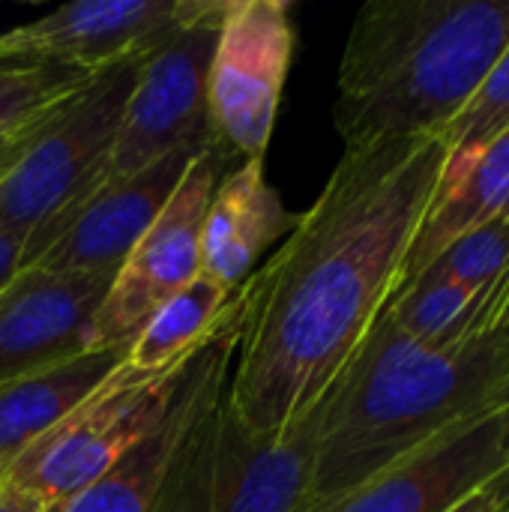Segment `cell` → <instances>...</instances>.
<instances>
[{
    "label": "cell",
    "instance_id": "cell-11",
    "mask_svg": "<svg viewBox=\"0 0 509 512\" xmlns=\"http://www.w3.org/2000/svg\"><path fill=\"white\" fill-rule=\"evenodd\" d=\"M213 0H81L0 33V60L102 72L147 60Z\"/></svg>",
    "mask_w": 509,
    "mask_h": 512
},
{
    "label": "cell",
    "instance_id": "cell-7",
    "mask_svg": "<svg viewBox=\"0 0 509 512\" xmlns=\"http://www.w3.org/2000/svg\"><path fill=\"white\" fill-rule=\"evenodd\" d=\"M297 30L285 0H225L207 75L216 150L240 165L264 159L294 60Z\"/></svg>",
    "mask_w": 509,
    "mask_h": 512
},
{
    "label": "cell",
    "instance_id": "cell-20",
    "mask_svg": "<svg viewBox=\"0 0 509 512\" xmlns=\"http://www.w3.org/2000/svg\"><path fill=\"white\" fill-rule=\"evenodd\" d=\"M90 78V72L66 66L0 60V138L45 120Z\"/></svg>",
    "mask_w": 509,
    "mask_h": 512
},
{
    "label": "cell",
    "instance_id": "cell-21",
    "mask_svg": "<svg viewBox=\"0 0 509 512\" xmlns=\"http://www.w3.org/2000/svg\"><path fill=\"white\" fill-rule=\"evenodd\" d=\"M509 276V213L450 243L417 279L489 285ZM411 285V282H408Z\"/></svg>",
    "mask_w": 509,
    "mask_h": 512
},
{
    "label": "cell",
    "instance_id": "cell-13",
    "mask_svg": "<svg viewBox=\"0 0 509 512\" xmlns=\"http://www.w3.org/2000/svg\"><path fill=\"white\" fill-rule=\"evenodd\" d=\"M240 315H243V288L237 297V306L225 318V324L216 330V336L198 348L189 363L183 366L180 387L174 396V405L162 426L135 447L123 462H117L105 477L93 480L90 486L78 489L75 495L48 504L45 512H153L156 498L162 489V480L186 441L189 429L198 423V417L210 408V402L228 387L231 366L240 345Z\"/></svg>",
    "mask_w": 509,
    "mask_h": 512
},
{
    "label": "cell",
    "instance_id": "cell-1",
    "mask_svg": "<svg viewBox=\"0 0 509 512\" xmlns=\"http://www.w3.org/2000/svg\"><path fill=\"white\" fill-rule=\"evenodd\" d=\"M444 165L441 135L345 150L246 279L228 399L249 426L285 429L342 375L402 285Z\"/></svg>",
    "mask_w": 509,
    "mask_h": 512
},
{
    "label": "cell",
    "instance_id": "cell-28",
    "mask_svg": "<svg viewBox=\"0 0 509 512\" xmlns=\"http://www.w3.org/2000/svg\"><path fill=\"white\" fill-rule=\"evenodd\" d=\"M504 512H509V501H507V507H504Z\"/></svg>",
    "mask_w": 509,
    "mask_h": 512
},
{
    "label": "cell",
    "instance_id": "cell-15",
    "mask_svg": "<svg viewBox=\"0 0 509 512\" xmlns=\"http://www.w3.org/2000/svg\"><path fill=\"white\" fill-rule=\"evenodd\" d=\"M294 222L297 219L264 177V159L228 168L207 201L198 276L240 291L258 270L267 246L285 240Z\"/></svg>",
    "mask_w": 509,
    "mask_h": 512
},
{
    "label": "cell",
    "instance_id": "cell-25",
    "mask_svg": "<svg viewBox=\"0 0 509 512\" xmlns=\"http://www.w3.org/2000/svg\"><path fill=\"white\" fill-rule=\"evenodd\" d=\"M0 512H45V504L0 477Z\"/></svg>",
    "mask_w": 509,
    "mask_h": 512
},
{
    "label": "cell",
    "instance_id": "cell-12",
    "mask_svg": "<svg viewBox=\"0 0 509 512\" xmlns=\"http://www.w3.org/2000/svg\"><path fill=\"white\" fill-rule=\"evenodd\" d=\"M509 474V405L444 432L309 512H453Z\"/></svg>",
    "mask_w": 509,
    "mask_h": 512
},
{
    "label": "cell",
    "instance_id": "cell-17",
    "mask_svg": "<svg viewBox=\"0 0 509 512\" xmlns=\"http://www.w3.org/2000/svg\"><path fill=\"white\" fill-rule=\"evenodd\" d=\"M126 357V348L84 351L57 366L0 384V471L75 411Z\"/></svg>",
    "mask_w": 509,
    "mask_h": 512
},
{
    "label": "cell",
    "instance_id": "cell-8",
    "mask_svg": "<svg viewBox=\"0 0 509 512\" xmlns=\"http://www.w3.org/2000/svg\"><path fill=\"white\" fill-rule=\"evenodd\" d=\"M225 165L216 144L189 162L165 210L117 267L90 324V351L129 348L141 327L198 279L204 213Z\"/></svg>",
    "mask_w": 509,
    "mask_h": 512
},
{
    "label": "cell",
    "instance_id": "cell-22",
    "mask_svg": "<svg viewBox=\"0 0 509 512\" xmlns=\"http://www.w3.org/2000/svg\"><path fill=\"white\" fill-rule=\"evenodd\" d=\"M504 132H509V45L441 138L447 153H471Z\"/></svg>",
    "mask_w": 509,
    "mask_h": 512
},
{
    "label": "cell",
    "instance_id": "cell-3",
    "mask_svg": "<svg viewBox=\"0 0 509 512\" xmlns=\"http://www.w3.org/2000/svg\"><path fill=\"white\" fill-rule=\"evenodd\" d=\"M509 45V0H372L339 60L345 150L444 135Z\"/></svg>",
    "mask_w": 509,
    "mask_h": 512
},
{
    "label": "cell",
    "instance_id": "cell-26",
    "mask_svg": "<svg viewBox=\"0 0 509 512\" xmlns=\"http://www.w3.org/2000/svg\"><path fill=\"white\" fill-rule=\"evenodd\" d=\"M21 246H24V237L0 234V288L18 273V267H21Z\"/></svg>",
    "mask_w": 509,
    "mask_h": 512
},
{
    "label": "cell",
    "instance_id": "cell-18",
    "mask_svg": "<svg viewBox=\"0 0 509 512\" xmlns=\"http://www.w3.org/2000/svg\"><path fill=\"white\" fill-rule=\"evenodd\" d=\"M411 339L435 348L462 345L495 333L509 315V276L489 285L414 279L384 309Z\"/></svg>",
    "mask_w": 509,
    "mask_h": 512
},
{
    "label": "cell",
    "instance_id": "cell-10",
    "mask_svg": "<svg viewBox=\"0 0 509 512\" xmlns=\"http://www.w3.org/2000/svg\"><path fill=\"white\" fill-rule=\"evenodd\" d=\"M204 147H183L129 177L99 183L24 237L21 267L57 273H117L132 246L156 222Z\"/></svg>",
    "mask_w": 509,
    "mask_h": 512
},
{
    "label": "cell",
    "instance_id": "cell-23",
    "mask_svg": "<svg viewBox=\"0 0 509 512\" xmlns=\"http://www.w3.org/2000/svg\"><path fill=\"white\" fill-rule=\"evenodd\" d=\"M48 117H51V114H48ZM48 117H45V120H48ZM45 120H39V123H33V126L21 129V132H15V135L0 138V180L21 162V156L30 150V144L36 141L39 129L45 126Z\"/></svg>",
    "mask_w": 509,
    "mask_h": 512
},
{
    "label": "cell",
    "instance_id": "cell-9",
    "mask_svg": "<svg viewBox=\"0 0 509 512\" xmlns=\"http://www.w3.org/2000/svg\"><path fill=\"white\" fill-rule=\"evenodd\" d=\"M222 12L225 0H213L204 15L141 60L102 183L144 171L174 150L213 144L207 75Z\"/></svg>",
    "mask_w": 509,
    "mask_h": 512
},
{
    "label": "cell",
    "instance_id": "cell-14",
    "mask_svg": "<svg viewBox=\"0 0 509 512\" xmlns=\"http://www.w3.org/2000/svg\"><path fill=\"white\" fill-rule=\"evenodd\" d=\"M111 279L18 267L0 288V384L90 351V324Z\"/></svg>",
    "mask_w": 509,
    "mask_h": 512
},
{
    "label": "cell",
    "instance_id": "cell-24",
    "mask_svg": "<svg viewBox=\"0 0 509 512\" xmlns=\"http://www.w3.org/2000/svg\"><path fill=\"white\" fill-rule=\"evenodd\" d=\"M509 501V474L504 480H498L495 486H489L486 492L474 495L471 501H465L462 507H456L453 512H504Z\"/></svg>",
    "mask_w": 509,
    "mask_h": 512
},
{
    "label": "cell",
    "instance_id": "cell-2",
    "mask_svg": "<svg viewBox=\"0 0 509 512\" xmlns=\"http://www.w3.org/2000/svg\"><path fill=\"white\" fill-rule=\"evenodd\" d=\"M504 405L509 336L501 327L474 342L435 348L381 312L321 399L315 507Z\"/></svg>",
    "mask_w": 509,
    "mask_h": 512
},
{
    "label": "cell",
    "instance_id": "cell-5",
    "mask_svg": "<svg viewBox=\"0 0 509 512\" xmlns=\"http://www.w3.org/2000/svg\"><path fill=\"white\" fill-rule=\"evenodd\" d=\"M183 366L165 375H141L120 363L75 411L15 456L0 477L36 495L45 507L105 477L162 426Z\"/></svg>",
    "mask_w": 509,
    "mask_h": 512
},
{
    "label": "cell",
    "instance_id": "cell-16",
    "mask_svg": "<svg viewBox=\"0 0 509 512\" xmlns=\"http://www.w3.org/2000/svg\"><path fill=\"white\" fill-rule=\"evenodd\" d=\"M504 213H509V132L480 150L447 153V165L405 261L399 288L414 282L450 243Z\"/></svg>",
    "mask_w": 509,
    "mask_h": 512
},
{
    "label": "cell",
    "instance_id": "cell-27",
    "mask_svg": "<svg viewBox=\"0 0 509 512\" xmlns=\"http://www.w3.org/2000/svg\"><path fill=\"white\" fill-rule=\"evenodd\" d=\"M501 330H504V333H507V336H509V315H507V318H504V324H501Z\"/></svg>",
    "mask_w": 509,
    "mask_h": 512
},
{
    "label": "cell",
    "instance_id": "cell-4",
    "mask_svg": "<svg viewBox=\"0 0 509 512\" xmlns=\"http://www.w3.org/2000/svg\"><path fill=\"white\" fill-rule=\"evenodd\" d=\"M318 432L321 402L285 429L261 432L225 387L180 444L153 512H309Z\"/></svg>",
    "mask_w": 509,
    "mask_h": 512
},
{
    "label": "cell",
    "instance_id": "cell-19",
    "mask_svg": "<svg viewBox=\"0 0 509 512\" xmlns=\"http://www.w3.org/2000/svg\"><path fill=\"white\" fill-rule=\"evenodd\" d=\"M240 291H228L210 279H195L171 297L126 348V366L141 375H165L180 369L204 348L237 306Z\"/></svg>",
    "mask_w": 509,
    "mask_h": 512
},
{
    "label": "cell",
    "instance_id": "cell-6",
    "mask_svg": "<svg viewBox=\"0 0 509 512\" xmlns=\"http://www.w3.org/2000/svg\"><path fill=\"white\" fill-rule=\"evenodd\" d=\"M141 60L96 72L39 129L21 162L0 180V234L27 237L87 198L105 174Z\"/></svg>",
    "mask_w": 509,
    "mask_h": 512
}]
</instances>
